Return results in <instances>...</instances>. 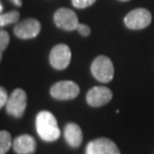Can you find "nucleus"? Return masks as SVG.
<instances>
[{
	"instance_id": "f257e3e1",
	"label": "nucleus",
	"mask_w": 154,
	"mask_h": 154,
	"mask_svg": "<svg viewBox=\"0 0 154 154\" xmlns=\"http://www.w3.org/2000/svg\"><path fill=\"white\" fill-rule=\"evenodd\" d=\"M36 130L41 139L44 141H54L60 136V129L57 120L51 112L47 110L40 111L36 116Z\"/></svg>"
},
{
	"instance_id": "f03ea898",
	"label": "nucleus",
	"mask_w": 154,
	"mask_h": 154,
	"mask_svg": "<svg viewBox=\"0 0 154 154\" xmlns=\"http://www.w3.org/2000/svg\"><path fill=\"white\" fill-rule=\"evenodd\" d=\"M91 72L98 81L110 82L114 76V66L110 58L104 55H99L91 64Z\"/></svg>"
},
{
	"instance_id": "7ed1b4c3",
	"label": "nucleus",
	"mask_w": 154,
	"mask_h": 154,
	"mask_svg": "<svg viewBox=\"0 0 154 154\" xmlns=\"http://www.w3.org/2000/svg\"><path fill=\"white\" fill-rule=\"evenodd\" d=\"M151 13L145 8H136L130 11L124 18V23L127 28L139 30L149 26L151 23Z\"/></svg>"
},
{
	"instance_id": "20e7f679",
	"label": "nucleus",
	"mask_w": 154,
	"mask_h": 154,
	"mask_svg": "<svg viewBox=\"0 0 154 154\" xmlns=\"http://www.w3.org/2000/svg\"><path fill=\"white\" fill-rule=\"evenodd\" d=\"M79 86L70 80L56 82L50 89L51 96L58 100H69L75 98L79 94Z\"/></svg>"
},
{
	"instance_id": "39448f33",
	"label": "nucleus",
	"mask_w": 154,
	"mask_h": 154,
	"mask_svg": "<svg viewBox=\"0 0 154 154\" xmlns=\"http://www.w3.org/2000/svg\"><path fill=\"white\" fill-rule=\"evenodd\" d=\"M27 105V96L25 91L17 88L9 96L8 102L6 104V111L8 114L19 118L23 115Z\"/></svg>"
},
{
	"instance_id": "423d86ee",
	"label": "nucleus",
	"mask_w": 154,
	"mask_h": 154,
	"mask_svg": "<svg viewBox=\"0 0 154 154\" xmlns=\"http://www.w3.org/2000/svg\"><path fill=\"white\" fill-rule=\"evenodd\" d=\"M71 60V51L66 44L55 45L49 55V61L53 68L57 70H63L70 64Z\"/></svg>"
},
{
	"instance_id": "0eeeda50",
	"label": "nucleus",
	"mask_w": 154,
	"mask_h": 154,
	"mask_svg": "<svg viewBox=\"0 0 154 154\" xmlns=\"http://www.w3.org/2000/svg\"><path fill=\"white\" fill-rule=\"evenodd\" d=\"M53 18L56 26L66 31H73L77 29V26L79 24L76 13L68 8L58 9L54 13Z\"/></svg>"
},
{
	"instance_id": "6e6552de",
	"label": "nucleus",
	"mask_w": 154,
	"mask_h": 154,
	"mask_svg": "<svg viewBox=\"0 0 154 154\" xmlns=\"http://www.w3.org/2000/svg\"><path fill=\"white\" fill-rule=\"evenodd\" d=\"M86 154H120V151L112 140L101 137L87 144Z\"/></svg>"
},
{
	"instance_id": "1a4fd4ad",
	"label": "nucleus",
	"mask_w": 154,
	"mask_h": 154,
	"mask_svg": "<svg viewBox=\"0 0 154 154\" xmlns=\"http://www.w3.org/2000/svg\"><path fill=\"white\" fill-rule=\"evenodd\" d=\"M41 29L39 21L33 18L21 21L14 27V34L20 39H30L36 37Z\"/></svg>"
},
{
	"instance_id": "9d476101",
	"label": "nucleus",
	"mask_w": 154,
	"mask_h": 154,
	"mask_svg": "<svg viewBox=\"0 0 154 154\" xmlns=\"http://www.w3.org/2000/svg\"><path fill=\"white\" fill-rule=\"evenodd\" d=\"M112 99V92L104 86H95L87 92L86 101L90 106L99 107L105 105Z\"/></svg>"
},
{
	"instance_id": "9b49d317",
	"label": "nucleus",
	"mask_w": 154,
	"mask_h": 154,
	"mask_svg": "<svg viewBox=\"0 0 154 154\" xmlns=\"http://www.w3.org/2000/svg\"><path fill=\"white\" fill-rule=\"evenodd\" d=\"M12 147L17 154H31L36 150V141L30 135H20L14 139Z\"/></svg>"
},
{
	"instance_id": "f8f14e48",
	"label": "nucleus",
	"mask_w": 154,
	"mask_h": 154,
	"mask_svg": "<svg viewBox=\"0 0 154 154\" xmlns=\"http://www.w3.org/2000/svg\"><path fill=\"white\" fill-rule=\"evenodd\" d=\"M64 136L67 143L72 147H78L82 142V131L81 128L75 123H68L64 129Z\"/></svg>"
},
{
	"instance_id": "ddd939ff",
	"label": "nucleus",
	"mask_w": 154,
	"mask_h": 154,
	"mask_svg": "<svg viewBox=\"0 0 154 154\" xmlns=\"http://www.w3.org/2000/svg\"><path fill=\"white\" fill-rule=\"evenodd\" d=\"M12 145L11 135L9 132L1 130L0 132V154H5Z\"/></svg>"
},
{
	"instance_id": "4468645a",
	"label": "nucleus",
	"mask_w": 154,
	"mask_h": 154,
	"mask_svg": "<svg viewBox=\"0 0 154 154\" xmlns=\"http://www.w3.org/2000/svg\"><path fill=\"white\" fill-rule=\"evenodd\" d=\"M18 19H19V12L16 10L7 12V13L1 14L0 16V26H6L9 25L11 23H15L17 22Z\"/></svg>"
},
{
	"instance_id": "2eb2a0df",
	"label": "nucleus",
	"mask_w": 154,
	"mask_h": 154,
	"mask_svg": "<svg viewBox=\"0 0 154 154\" xmlns=\"http://www.w3.org/2000/svg\"><path fill=\"white\" fill-rule=\"evenodd\" d=\"M9 41H10L9 34L6 31H4V30H1L0 31V52H1V54L6 49V47H7Z\"/></svg>"
},
{
	"instance_id": "dca6fc26",
	"label": "nucleus",
	"mask_w": 154,
	"mask_h": 154,
	"mask_svg": "<svg viewBox=\"0 0 154 154\" xmlns=\"http://www.w3.org/2000/svg\"><path fill=\"white\" fill-rule=\"evenodd\" d=\"M96 0H72V4L76 8H87L94 4Z\"/></svg>"
},
{
	"instance_id": "f3484780",
	"label": "nucleus",
	"mask_w": 154,
	"mask_h": 154,
	"mask_svg": "<svg viewBox=\"0 0 154 154\" xmlns=\"http://www.w3.org/2000/svg\"><path fill=\"white\" fill-rule=\"evenodd\" d=\"M8 95H7V92L3 87L0 88V107H3L4 105H6L8 102Z\"/></svg>"
},
{
	"instance_id": "a211bd4d",
	"label": "nucleus",
	"mask_w": 154,
	"mask_h": 154,
	"mask_svg": "<svg viewBox=\"0 0 154 154\" xmlns=\"http://www.w3.org/2000/svg\"><path fill=\"white\" fill-rule=\"evenodd\" d=\"M77 31H78L80 34L82 36H88L90 34L91 30H90V27L85 25V24H78V26H77Z\"/></svg>"
},
{
	"instance_id": "6ab92c4d",
	"label": "nucleus",
	"mask_w": 154,
	"mask_h": 154,
	"mask_svg": "<svg viewBox=\"0 0 154 154\" xmlns=\"http://www.w3.org/2000/svg\"><path fill=\"white\" fill-rule=\"evenodd\" d=\"M12 2L17 6H21V4H22V1H21V0H12Z\"/></svg>"
},
{
	"instance_id": "aec40b11",
	"label": "nucleus",
	"mask_w": 154,
	"mask_h": 154,
	"mask_svg": "<svg viewBox=\"0 0 154 154\" xmlns=\"http://www.w3.org/2000/svg\"><path fill=\"white\" fill-rule=\"evenodd\" d=\"M0 10H1V11L3 10V5H2V4H1V5H0Z\"/></svg>"
},
{
	"instance_id": "412c9836",
	"label": "nucleus",
	"mask_w": 154,
	"mask_h": 154,
	"mask_svg": "<svg viewBox=\"0 0 154 154\" xmlns=\"http://www.w3.org/2000/svg\"><path fill=\"white\" fill-rule=\"evenodd\" d=\"M120 1H128V0H120Z\"/></svg>"
}]
</instances>
